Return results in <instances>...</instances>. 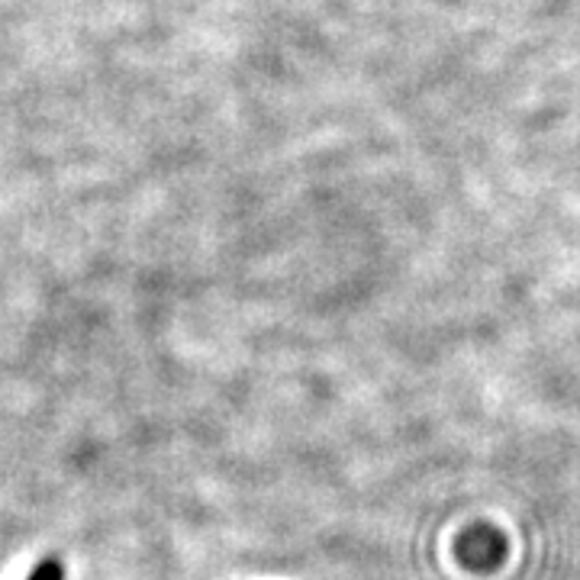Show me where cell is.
<instances>
[{
  "label": "cell",
  "instance_id": "obj_1",
  "mask_svg": "<svg viewBox=\"0 0 580 580\" xmlns=\"http://www.w3.org/2000/svg\"><path fill=\"white\" fill-rule=\"evenodd\" d=\"M30 580H65V568H62L59 558H45L36 571H33V578Z\"/></svg>",
  "mask_w": 580,
  "mask_h": 580
}]
</instances>
